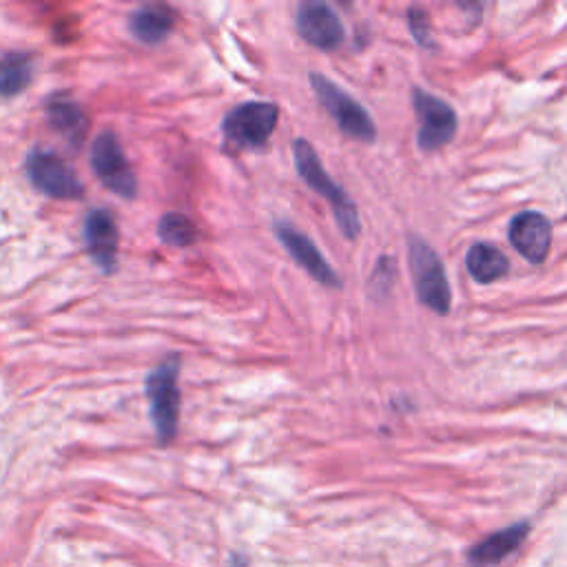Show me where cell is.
Here are the masks:
<instances>
[{
  "mask_svg": "<svg viewBox=\"0 0 567 567\" xmlns=\"http://www.w3.org/2000/svg\"><path fill=\"white\" fill-rule=\"evenodd\" d=\"M292 157H295V166H297L301 179L306 182V186H310L312 190H317L321 197H326L330 202L334 221L339 224L341 233L348 239H357L359 230H361L357 206L348 197V193L326 173L317 151L312 148V144L306 137H297L292 142Z\"/></svg>",
  "mask_w": 567,
  "mask_h": 567,
  "instance_id": "obj_1",
  "label": "cell"
},
{
  "mask_svg": "<svg viewBox=\"0 0 567 567\" xmlns=\"http://www.w3.org/2000/svg\"><path fill=\"white\" fill-rule=\"evenodd\" d=\"M408 259L414 277V292L419 301L436 315H447L452 306V290L436 250L419 235L408 237Z\"/></svg>",
  "mask_w": 567,
  "mask_h": 567,
  "instance_id": "obj_2",
  "label": "cell"
},
{
  "mask_svg": "<svg viewBox=\"0 0 567 567\" xmlns=\"http://www.w3.org/2000/svg\"><path fill=\"white\" fill-rule=\"evenodd\" d=\"M179 357L171 354L146 379V394L151 403V419L162 443H168L177 432L179 419Z\"/></svg>",
  "mask_w": 567,
  "mask_h": 567,
  "instance_id": "obj_3",
  "label": "cell"
},
{
  "mask_svg": "<svg viewBox=\"0 0 567 567\" xmlns=\"http://www.w3.org/2000/svg\"><path fill=\"white\" fill-rule=\"evenodd\" d=\"M279 120V106L272 102H244L230 109L221 122L224 140L237 148H257L268 142Z\"/></svg>",
  "mask_w": 567,
  "mask_h": 567,
  "instance_id": "obj_4",
  "label": "cell"
},
{
  "mask_svg": "<svg viewBox=\"0 0 567 567\" xmlns=\"http://www.w3.org/2000/svg\"><path fill=\"white\" fill-rule=\"evenodd\" d=\"M319 102L323 109L334 117L339 128L348 133L350 137H357L361 142H372L377 137V126L370 117V113L359 104L350 93H346L339 84L328 80L326 75L312 71L308 75Z\"/></svg>",
  "mask_w": 567,
  "mask_h": 567,
  "instance_id": "obj_5",
  "label": "cell"
},
{
  "mask_svg": "<svg viewBox=\"0 0 567 567\" xmlns=\"http://www.w3.org/2000/svg\"><path fill=\"white\" fill-rule=\"evenodd\" d=\"M412 106L421 122L416 133V144L423 151H436L445 146L456 133V111L441 97L427 93L425 89H412Z\"/></svg>",
  "mask_w": 567,
  "mask_h": 567,
  "instance_id": "obj_6",
  "label": "cell"
},
{
  "mask_svg": "<svg viewBox=\"0 0 567 567\" xmlns=\"http://www.w3.org/2000/svg\"><path fill=\"white\" fill-rule=\"evenodd\" d=\"M91 164L102 184L122 197H133L137 190L135 175L124 157L120 140L113 131H102L91 146Z\"/></svg>",
  "mask_w": 567,
  "mask_h": 567,
  "instance_id": "obj_7",
  "label": "cell"
},
{
  "mask_svg": "<svg viewBox=\"0 0 567 567\" xmlns=\"http://www.w3.org/2000/svg\"><path fill=\"white\" fill-rule=\"evenodd\" d=\"M27 173L35 188L58 199H75L82 195V184L75 171L55 153L33 148L27 157Z\"/></svg>",
  "mask_w": 567,
  "mask_h": 567,
  "instance_id": "obj_8",
  "label": "cell"
},
{
  "mask_svg": "<svg viewBox=\"0 0 567 567\" xmlns=\"http://www.w3.org/2000/svg\"><path fill=\"white\" fill-rule=\"evenodd\" d=\"M297 31L308 44L323 51L337 49L346 38V31L337 11L330 4L319 0H308L299 4Z\"/></svg>",
  "mask_w": 567,
  "mask_h": 567,
  "instance_id": "obj_9",
  "label": "cell"
},
{
  "mask_svg": "<svg viewBox=\"0 0 567 567\" xmlns=\"http://www.w3.org/2000/svg\"><path fill=\"white\" fill-rule=\"evenodd\" d=\"M275 235L286 246L288 255L321 286L328 288H341V277L332 270V266L323 259L319 248L310 237H306L299 228H295L288 221H275Z\"/></svg>",
  "mask_w": 567,
  "mask_h": 567,
  "instance_id": "obj_10",
  "label": "cell"
},
{
  "mask_svg": "<svg viewBox=\"0 0 567 567\" xmlns=\"http://www.w3.org/2000/svg\"><path fill=\"white\" fill-rule=\"evenodd\" d=\"M509 244L529 264H543L551 246V224L543 213L523 210L509 221Z\"/></svg>",
  "mask_w": 567,
  "mask_h": 567,
  "instance_id": "obj_11",
  "label": "cell"
},
{
  "mask_svg": "<svg viewBox=\"0 0 567 567\" xmlns=\"http://www.w3.org/2000/svg\"><path fill=\"white\" fill-rule=\"evenodd\" d=\"M84 239L93 261L100 268L111 270L115 266V252H117V226L109 210L95 208L86 215Z\"/></svg>",
  "mask_w": 567,
  "mask_h": 567,
  "instance_id": "obj_12",
  "label": "cell"
},
{
  "mask_svg": "<svg viewBox=\"0 0 567 567\" xmlns=\"http://www.w3.org/2000/svg\"><path fill=\"white\" fill-rule=\"evenodd\" d=\"M527 532H529L527 523H514L505 529H498V532L489 534L487 538H483L481 543H476L467 551V560L474 567H494L520 547Z\"/></svg>",
  "mask_w": 567,
  "mask_h": 567,
  "instance_id": "obj_13",
  "label": "cell"
},
{
  "mask_svg": "<svg viewBox=\"0 0 567 567\" xmlns=\"http://www.w3.org/2000/svg\"><path fill=\"white\" fill-rule=\"evenodd\" d=\"M47 117L49 124L64 135L69 142L80 144L86 133V117L82 109L66 95H53L47 102Z\"/></svg>",
  "mask_w": 567,
  "mask_h": 567,
  "instance_id": "obj_14",
  "label": "cell"
},
{
  "mask_svg": "<svg viewBox=\"0 0 567 567\" xmlns=\"http://www.w3.org/2000/svg\"><path fill=\"white\" fill-rule=\"evenodd\" d=\"M175 24V13L166 4H144L131 16V31L137 40L155 44L164 40Z\"/></svg>",
  "mask_w": 567,
  "mask_h": 567,
  "instance_id": "obj_15",
  "label": "cell"
},
{
  "mask_svg": "<svg viewBox=\"0 0 567 567\" xmlns=\"http://www.w3.org/2000/svg\"><path fill=\"white\" fill-rule=\"evenodd\" d=\"M465 268L478 284H492L507 272V257L492 244L478 241L465 255Z\"/></svg>",
  "mask_w": 567,
  "mask_h": 567,
  "instance_id": "obj_16",
  "label": "cell"
},
{
  "mask_svg": "<svg viewBox=\"0 0 567 567\" xmlns=\"http://www.w3.org/2000/svg\"><path fill=\"white\" fill-rule=\"evenodd\" d=\"M33 62L27 53H9L0 60V97H11L29 86Z\"/></svg>",
  "mask_w": 567,
  "mask_h": 567,
  "instance_id": "obj_17",
  "label": "cell"
},
{
  "mask_svg": "<svg viewBox=\"0 0 567 567\" xmlns=\"http://www.w3.org/2000/svg\"><path fill=\"white\" fill-rule=\"evenodd\" d=\"M157 233L164 244L179 246V248L190 246L197 239L195 224L182 213H166L157 224Z\"/></svg>",
  "mask_w": 567,
  "mask_h": 567,
  "instance_id": "obj_18",
  "label": "cell"
},
{
  "mask_svg": "<svg viewBox=\"0 0 567 567\" xmlns=\"http://www.w3.org/2000/svg\"><path fill=\"white\" fill-rule=\"evenodd\" d=\"M408 27L412 31V38L425 47V49H432L434 47V38H432V27H430V18L423 9L419 7H412L408 11Z\"/></svg>",
  "mask_w": 567,
  "mask_h": 567,
  "instance_id": "obj_19",
  "label": "cell"
}]
</instances>
